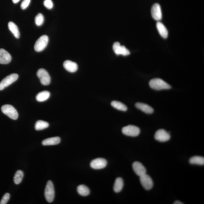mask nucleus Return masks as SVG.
<instances>
[{"label": "nucleus", "mask_w": 204, "mask_h": 204, "mask_svg": "<svg viewBox=\"0 0 204 204\" xmlns=\"http://www.w3.org/2000/svg\"><path fill=\"white\" fill-rule=\"evenodd\" d=\"M149 86L152 89L160 91L164 89H169L171 86L167 82L159 78H155L150 81Z\"/></svg>", "instance_id": "obj_1"}, {"label": "nucleus", "mask_w": 204, "mask_h": 204, "mask_svg": "<svg viewBox=\"0 0 204 204\" xmlns=\"http://www.w3.org/2000/svg\"><path fill=\"white\" fill-rule=\"evenodd\" d=\"M1 109L3 113L12 120H16L18 118L17 111L11 105H4L2 107Z\"/></svg>", "instance_id": "obj_2"}, {"label": "nucleus", "mask_w": 204, "mask_h": 204, "mask_svg": "<svg viewBox=\"0 0 204 204\" xmlns=\"http://www.w3.org/2000/svg\"><path fill=\"white\" fill-rule=\"evenodd\" d=\"M55 192L54 185L51 181H48L47 183L45 189V198L48 203L53 202L55 198Z\"/></svg>", "instance_id": "obj_3"}, {"label": "nucleus", "mask_w": 204, "mask_h": 204, "mask_svg": "<svg viewBox=\"0 0 204 204\" xmlns=\"http://www.w3.org/2000/svg\"><path fill=\"white\" fill-rule=\"evenodd\" d=\"M49 38L47 36H41L35 43L34 48L36 52H41L45 49L47 46Z\"/></svg>", "instance_id": "obj_4"}, {"label": "nucleus", "mask_w": 204, "mask_h": 204, "mask_svg": "<svg viewBox=\"0 0 204 204\" xmlns=\"http://www.w3.org/2000/svg\"><path fill=\"white\" fill-rule=\"evenodd\" d=\"M19 76L17 74L12 73L5 77L0 82V91H2L5 88L15 82L18 78Z\"/></svg>", "instance_id": "obj_5"}, {"label": "nucleus", "mask_w": 204, "mask_h": 204, "mask_svg": "<svg viewBox=\"0 0 204 204\" xmlns=\"http://www.w3.org/2000/svg\"><path fill=\"white\" fill-rule=\"evenodd\" d=\"M37 75L41 83L44 86L49 85L51 82V77L48 72L44 68H40L38 70Z\"/></svg>", "instance_id": "obj_6"}, {"label": "nucleus", "mask_w": 204, "mask_h": 204, "mask_svg": "<svg viewBox=\"0 0 204 204\" xmlns=\"http://www.w3.org/2000/svg\"><path fill=\"white\" fill-rule=\"evenodd\" d=\"M122 132L124 135L127 136L135 137L140 134V130L137 126L130 125L123 127Z\"/></svg>", "instance_id": "obj_7"}, {"label": "nucleus", "mask_w": 204, "mask_h": 204, "mask_svg": "<svg viewBox=\"0 0 204 204\" xmlns=\"http://www.w3.org/2000/svg\"><path fill=\"white\" fill-rule=\"evenodd\" d=\"M140 183L146 190H150L153 186L152 179L148 175L146 174L140 177Z\"/></svg>", "instance_id": "obj_8"}, {"label": "nucleus", "mask_w": 204, "mask_h": 204, "mask_svg": "<svg viewBox=\"0 0 204 204\" xmlns=\"http://www.w3.org/2000/svg\"><path fill=\"white\" fill-rule=\"evenodd\" d=\"M154 137L155 139L158 141L164 142L169 141L171 138V136L165 130L161 129L156 132Z\"/></svg>", "instance_id": "obj_9"}, {"label": "nucleus", "mask_w": 204, "mask_h": 204, "mask_svg": "<svg viewBox=\"0 0 204 204\" xmlns=\"http://www.w3.org/2000/svg\"><path fill=\"white\" fill-rule=\"evenodd\" d=\"M113 49L117 55H122L124 56L130 55V52L125 46H121L120 43L115 42L113 46Z\"/></svg>", "instance_id": "obj_10"}, {"label": "nucleus", "mask_w": 204, "mask_h": 204, "mask_svg": "<svg viewBox=\"0 0 204 204\" xmlns=\"http://www.w3.org/2000/svg\"><path fill=\"white\" fill-rule=\"evenodd\" d=\"M107 165V162L103 158H97L93 160L90 163L91 167L93 169H103Z\"/></svg>", "instance_id": "obj_11"}, {"label": "nucleus", "mask_w": 204, "mask_h": 204, "mask_svg": "<svg viewBox=\"0 0 204 204\" xmlns=\"http://www.w3.org/2000/svg\"><path fill=\"white\" fill-rule=\"evenodd\" d=\"M151 14L153 19L159 21L162 19V13L160 5L156 3L153 5L151 8Z\"/></svg>", "instance_id": "obj_12"}, {"label": "nucleus", "mask_w": 204, "mask_h": 204, "mask_svg": "<svg viewBox=\"0 0 204 204\" xmlns=\"http://www.w3.org/2000/svg\"><path fill=\"white\" fill-rule=\"evenodd\" d=\"M132 168L135 174L138 176L140 177L146 174V168L139 162H133Z\"/></svg>", "instance_id": "obj_13"}, {"label": "nucleus", "mask_w": 204, "mask_h": 204, "mask_svg": "<svg viewBox=\"0 0 204 204\" xmlns=\"http://www.w3.org/2000/svg\"><path fill=\"white\" fill-rule=\"evenodd\" d=\"M10 54L4 49H0V64H9L12 60Z\"/></svg>", "instance_id": "obj_14"}, {"label": "nucleus", "mask_w": 204, "mask_h": 204, "mask_svg": "<svg viewBox=\"0 0 204 204\" xmlns=\"http://www.w3.org/2000/svg\"><path fill=\"white\" fill-rule=\"evenodd\" d=\"M63 66L65 69L71 73H74L78 69L77 63L69 60L65 61L63 63Z\"/></svg>", "instance_id": "obj_15"}, {"label": "nucleus", "mask_w": 204, "mask_h": 204, "mask_svg": "<svg viewBox=\"0 0 204 204\" xmlns=\"http://www.w3.org/2000/svg\"><path fill=\"white\" fill-rule=\"evenodd\" d=\"M156 26L161 36L163 38H167L168 36V32L163 23L158 21L157 23Z\"/></svg>", "instance_id": "obj_16"}, {"label": "nucleus", "mask_w": 204, "mask_h": 204, "mask_svg": "<svg viewBox=\"0 0 204 204\" xmlns=\"http://www.w3.org/2000/svg\"><path fill=\"white\" fill-rule=\"evenodd\" d=\"M60 142L61 138L56 137L46 139L43 141L42 144L44 146L55 145L59 144Z\"/></svg>", "instance_id": "obj_17"}, {"label": "nucleus", "mask_w": 204, "mask_h": 204, "mask_svg": "<svg viewBox=\"0 0 204 204\" xmlns=\"http://www.w3.org/2000/svg\"><path fill=\"white\" fill-rule=\"evenodd\" d=\"M135 106L137 109L140 110L141 111L146 113L151 114L153 113V108L148 105L142 103L138 102L135 104Z\"/></svg>", "instance_id": "obj_18"}, {"label": "nucleus", "mask_w": 204, "mask_h": 204, "mask_svg": "<svg viewBox=\"0 0 204 204\" xmlns=\"http://www.w3.org/2000/svg\"><path fill=\"white\" fill-rule=\"evenodd\" d=\"M124 186L123 180L122 178L118 177L115 180L113 186V190L116 193L121 192Z\"/></svg>", "instance_id": "obj_19"}, {"label": "nucleus", "mask_w": 204, "mask_h": 204, "mask_svg": "<svg viewBox=\"0 0 204 204\" xmlns=\"http://www.w3.org/2000/svg\"><path fill=\"white\" fill-rule=\"evenodd\" d=\"M50 96V92L47 91H44L37 94L36 96V100L37 102H45L49 98Z\"/></svg>", "instance_id": "obj_20"}, {"label": "nucleus", "mask_w": 204, "mask_h": 204, "mask_svg": "<svg viewBox=\"0 0 204 204\" xmlns=\"http://www.w3.org/2000/svg\"><path fill=\"white\" fill-rule=\"evenodd\" d=\"M8 27L12 33L16 38H19L20 37V32L18 28L15 23L10 22L8 23Z\"/></svg>", "instance_id": "obj_21"}, {"label": "nucleus", "mask_w": 204, "mask_h": 204, "mask_svg": "<svg viewBox=\"0 0 204 204\" xmlns=\"http://www.w3.org/2000/svg\"><path fill=\"white\" fill-rule=\"evenodd\" d=\"M189 162L192 165H203L204 158L203 157L199 156L192 157L189 159Z\"/></svg>", "instance_id": "obj_22"}, {"label": "nucleus", "mask_w": 204, "mask_h": 204, "mask_svg": "<svg viewBox=\"0 0 204 204\" xmlns=\"http://www.w3.org/2000/svg\"><path fill=\"white\" fill-rule=\"evenodd\" d=\"M77 191L78 194L82 196H87L90 194L89 188L86 186L81 185L77 187Z\"/></svg>", "instance_id": "obj_23"}, {"label": "nucleus", "mask_w": 204, "mask_h": 204, "mask_svg": "<svg viewBox=\"0 0 204 204\" xmlns=\"http://www.w3.org/2000/svg\"><path fill=\"white\" fill-rule=\"evenodd\" d=\"M111 105L113 107L119 111H126L127 108L125 104L118 101H114L111 102Z\"/></svg>", "instance_id": "obj_24"}, {"label": "nucleus", "mask_w": 204, "mask_h": 204, "mask_svg": "<svg viewBox=\"0 0 204 204\" xmlns=\"http://www.w3.org/2000/svg\"><path fill=\"white\" fill-rule=\"evenodd\" d=\"M49 126V125L47 122L42 120H39L36 122L35 129L37 131H41L48 128Z\"/></svg>", "instance_id": "obj_25"}, {"label": "nucleus", "mask_w": 204, "mask_h": 204, "mask_svg": "<svg viewBox=\"0 0 204 204\" xmlns=\"http://www.w3.org/2000/svg\"><path fill=\"white\" fill-rule=\"evenodd\" d=\"M23 173L21 170H18L15 173L14 177V182L16 185H18L22 181L23 177Z\"/></svg>", "instance_id": "obj_26"}, {"label": "nucleus", "mask_w": 204, "mask_h": 204, "mask_svg": "<svg viewBox=\"0 0 204 204\" xmlns=\"http://www.w3.org/2000/svg\"><path fill=\"white\" fill-rule=\"evenodd\" d=\"M44 18L42 14L39 13L36 16L35 18V23L36 25L38 26H40L44 23Z\"/></svg>", "instance_id": "obj_27"}, {"label": "nucleus", "mask_w": 204, "mask_h": 204, "mask_svg": "<svg viewBox=\"0 0 204 204\" xmlns=\"http://www.w3.org/2000/svg\"><path fill=\"white\" fill-rule=\"evenodd\" d=\"M10 198V194L9 193H7L5 194L0 202V204H6L8 203L9 200Z\"/></svg>", "instance_id": "obj_28"}, {"label": "nucleus", "mask_w": 204, "mask_h": 204, "mask_svg": "<svg viewBox=\"0 0 204 204\" xmlns=\"http://www.w3.org/2000/svg\"><path fill=\"white\" fill-rule=\"evenodd\" d=\"M44 6L48 9H52L53 7V3L52 0H44Z\"/></svg>", "instance_id": "obj_29"}, {"label": "nucleus", "mask_w": 204, "mask_h": 204, "mask_svg": "<svg viewBox=\"0 0 204 204\" xmlns=\"http://www.w3.org/2000/svg\"><path fill=\"white\" fill-rule=\"evenodd\" d=\"M31 0H23L21 5V8L22 10H25L29 5Z\"/></svg>", "instance_id": "obj_30"}, {"label": "nucleus", "mask_w": 204, "mask_h": 204, "mask_svg": "<svg viewBox=\"0 0 204 204\" xmlns=\"http://www.w3.org/2000/svg\"><path fill=\"white\" fill-rule=\"evenodd\" d=\"M174 204H183V203H182V202L179 201H176L174 202Z\"/></svg>", "instance_id": "obj_31"}, {"label": "nucleus", "mask_w": 204, "mask_h": 204, "mask_svg": "<svg viewBox=\"0 0 204 204\" xmlns=\"http://www.w3.org/2000/svg\"><path fill=\"white\" fill-rule=\"evenodd\" d=\"M20 0H12V2L14 3H17L19 2Z\"/></svg>", "instance_id": "obj_32"}]
</instances>
